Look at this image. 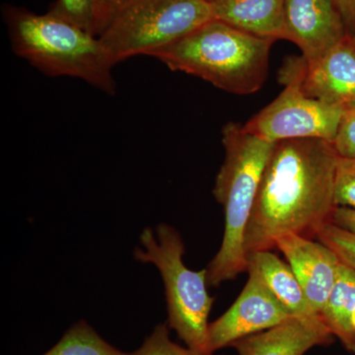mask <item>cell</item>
Instances as JSON below:
<instances>
[{
  "label": "cell",
  "mask_w": 355,
  "mask_h": 355,
  "mask_svg": "<svg viewBox=\"0 0 355 355\" xmlns=\"http://www.w3.org/2000/svg\"><path fill=\"white\" fill-rule=\"evenodd\" d=\"M216 20L261 37L286 40L284 0H207Z\"/></svg>",
  "instance_id": "cell-13"
},
{
  "label": "cell",
  "mask_w": 355,
  "mask_h": 355,
  "mask_svg": "<svg viewBox=\"0 0 355 355\" xmlns=\"http://www.w3.org/2000/svg\"><path fill=\"white\" fill-rule=\"evenodd\" d=\"M352 324H354V328L355 330V309L354 311V314H352Z\"/></svg>",
  "instance_id": "cell-25"
},
{
  "label": "cell",
  "mask_w": 355,
  "mask_h": 355,
  "mask_svg": "<svg viewBox=\"0 0 355 355\" xmlns=\"http://www.w3.org/2000/svg\"><path fill=\"white\" fill-rule=\"evenodd\" d=\"M333 146L338 157L355 160V107L345 110Z\"/></svg>",
  "instance_id": "cell-21"
},
{
  "label": "cell",
  "mask_w": 355,
  "mask_h": 355,
  "mask_svg": "<svg viewBox=\"0 0 355 355\" xmlns=\"http://www.w3.org/2000/svg\"><path fill=\"white\" fill-rule=\"evenodd\" d=\"M304 60V58H303ZM303 88L308 95L343 108L355 107V46L352 37L313 64L305 62Z\"/></svg>",
  "instance_id": "cell-11"
},
{
  "label": "cell",
  "mask_w": 355,
  "mask_h": 355,
  "mask_svg": "<svg viewBox=\"0 0 355 355\" xmlns=\"http://www.w3.org/2000/svg\"><path fill=\"white\" fill-rule=\"evenodd\" d=\"M222 144L225 157L217 173L214 196L223 207L224 234L220 249L207 268L211 286L247 272L245 234L273 146L237 123L224 125Z\"/></svg>",
  "instance_id": "cell-2"
},
{
  "label": "cell",
  "mask_w": 355,
  "mask_h": 355,
  "mask_svg": "<svg viewBox=\"0 0 355 355\" xmlns=\"http://www.w3.org/2000/svg\"><path fill=\"white\" fill-rule=\"evenodd\" d=\"M333 333L320 315L292 317L284 323L233 343L239 355H304L328 345Z\"/></svg>",
  "instance_id": "cell-12"
},
{
  "label": "cell",
  "mask_w": 355,
  "mask_h": 355,
  "mask_svg": "<svg viewBox=\"0 0 355 355\" xmlns=\"http://www.w3.org/2000/svg\"><path fill=\"white\" fill-rule=\"evenodd\" d=\"M169 329L167 323L158 324L141 347L128 355H214L200 354L177 345L170 338Z\"/></svg>",
  "instance_id": "cell-19"
},
{
  "label": "cell",
  "mask_w": 355,
  "mask_h": 355,
  "mask_svg": "<svg viewBox=\"0 0 355 355\" xmlns=\"http://www.w3.org/2000/svg\"><path fill=\"white\" fill-rule=\"evenodd\" d=\"M123 0H97L98 22H99V34L104 30L116 9L121 6Z\"/></svg>",
  "instance_id": "cell-24"
},
{
  "label": "cell",
  "mask_w": 355,
  "mask_h": 355,
  "mask_svg": "<svg viewBox=\"0 0 355 355\" xmlns=\"http://www.w3.org/2000/svg\"><path fill=\"white\" fill-rule=\"evenodd\" d=\"M336 202L338 207L355 209V160L338 157Z\"/></svg>",
  "instance_id": "cell-20"
},
{
  "label": "cell",
  "mask_w": 355,
  "mask_h": 355,
  "mask_svg": "<svg viewBox=\"0 0 355 355\" xmlns=\"http://www.w3.org/2000/svg\"><path fill=\"white\" fill-rule=\"evenodd\" d=\"M335 2L345 22L347 34L352 38L355 35V0H335Z\"/></svg>",
  "instance_id": "cell-23"
},
{
  "label": "cell",
  "mask_w": 355,
  "mask_h": 355,
  "mask_svg": "<svg viewBox=\"0 0 355 355\" xmlns=\"http://www.w3.org/2000/svg\"><path fill=\"white\" fill-rule=\"evenodd\" d=\"M275 42L214 19L153 57L173 71L200 77L232 94L249 95L266 83Z\"/></svg>",
  "instance_id": "cell-3"
},
{
  "label": "cell",
  "mask_w": 355,
  "mask_h": 355,
  "mask_svg": "<svg viewBox=\"0 0 355 355\" xmlns=\"http://www.w3.org/2000/svg\"><path fill=\"white\" fill-rule=\"evenodd\" d=\"M354 309L355 270L342 261L321 317L333 335L338 336L345 349L352 352H355V330L352 324Z\"/></svg>",
  "instance_id": "cell-15"
},
{
  "label": "cell",
  "mask_w": 355,
  "mask_h": 355,
  "mask_svg": "<svg viewBox=\"0 0 355 355\" xmlns=\"http://www.w3.org/2000/svg\"><path fill=\"white\" fill-rule=\"evenodd\" d=\"M135 261L155 266L162 277L170 329L189 349L202 354L210 352L209 316L214 298L207 291V270L195 272L184 263V245L179 231L169 224L144 228Z\"/></svg>",
  "instance_id": "cell-5"
},
{
  "label": "cell",
  "mask_w": 355,
  "mask_h": 355,
  "mask_svg": "<svg viewBox=\"0 0 355 355\" xmlns=\"http://www.w3.org/2000/svg\"><path fill=\"white\" fill-rule=\"evenodd\" d=\"M214 19L207 0H123L99 39L116 64L153 57Z\"/></svg>",
  "instance_id": "cell-6"
},
{
  "label": "cell",
  "mask_w": 355,
  "mask_h": 355,
  "mask_svg": "<svg viewBox=\"0 0 355 355\" xmlns=\"http://www.w3.org/2000/svg\"><path fill=\"white\" fill-rule=\"evenodd\" d=\"M286 40L308 64L349 37L335 0H284Z\"/></svg>",
  "instance_id": "cell-9"
},
{
  "label": "cell",
  "mask_w": 355,
  "mask_h": 355,
  "mask_svg": "<svg viewBox=\"0 0 355 355\" xmlns=\"http://www.w3.org/2000/svg\"><path fill=\"white\" fill-rule=\"evenodd\" d=\"M247 272H256L268 291L294 317L318 315L311 307L302 286L291 266L280 260L270 250L247 254Z\"/></svg>",
  "instance_id": "cell-14"
},
{
  "label": "cell",
  "mask_w": 355,
  "mask_h": 355,
  "mask_svg": "<svg viewBox=\"0 0 355 355\" xmlns=\"http://www.w3.org/2000/svg\"><path fill=\"white\" fill-rule=\"evenodd\" d=\"M53 13L91 34H99L97 0H60Z\"/></svg>",
  "instance_id": "cell-17"
},
{
  "label": "cell",
  "mask_w": 355,
  "mask_h": 355,
  "mask_svg": "<svg viewBox=\"0 0 355 355\" xmlns=\"http://www.w3.org/2000/svg\"><path fill=\"white\" fill-rule=\"evenodd\" d=\"M275 246L286 257L311 307L321 316L342 261L323 243L297 234L277 238Z\"/></svg>",
  "instance_id": "cell-10"
},
{
  "label": "cell",
  "mask_w": 355,
  "mask_h": 355,
  "mask_svg": "<svg viewBox=\"0 0 355 355\" xmlns=\"http://www.w3.org/2000/svg\"><path fill=\"white\" fill-rule=\"evenodd\" d=\"M338 156L333 142L296 139L275 142L245 234L246 254L272 250L287 234L316 238L338 207Z\"/></svg>",
  "instance_id": "cell-1"
},
{
  "label": "cell",
  "mask_w": 355,
  "mask_h": 355,
  "mask_svg": "<svg viewBox=\"0 0 355 355\" xmlns=\"http://www.w3.org/2000/svg\"><path fill=\"white\" fill-rule=\"evenodd\" d=\"M249 279L232 306L216 321L209 323L211 354L246 336L270 330L292 316L268 291L256 272L248 270Z\"/></svg>",
  "instance_id": "cell-8"
},
{
  "label": "cell",
  "mask_w": 355,
  "mask_h": 355,
  "mask_svg": "<svg viewBox=\"0 0 355 355\" xmlns=\"http://www.w3.org/2000/svg\"><path fill=\"white\" fill-rule=\"evenodd\" d=\"M331 222L338 227L345 229L355 235V209L338 207L334 212Z\"/></svg>",
  "instance_id": "cell-22"
},
{
  "label": "cell",
  "mask_w": 355,
  "mask_h": 355,
  "mask_svg": "<svg viewBox=\"0 0 355 355\" xmlns=\"http://www.w3.org/2000/svg\"><path fill=\"white\" fill-rule=\"evenodd\" d=\"M11 41L18 57L49 76L79 78L109 95L116 92L113 58L101 40L55 13H17Z\"/></svg>",
  "instance_id": "cell-4"
},
{
  "label": "cell",
  "mask_w": 355,
  "mask_h": 355,
  "mask_svg": "<svg viewBox=\"0 0 355 355\" xmlns=\"http://www.w3.org/2000/svg\"><path fill=\"white\" fill-rule=\"evenodd\" d=\"M43 355H128L104 340L81 320L60 338V342Z\"/></svg>",
  "instance_id": "cell-16"
},
{
  "label": "cell",
  "mask_w": 355,
  "mask_h": 355,
  "mask_svg": "<svg viewBox=\"0 0 355 355\" xmlns=\"http://www.w3.org/2000/svg\"><path fill=\"white\" fill-rule=\"evenodd\" d=\"M318 241L323 243L345 265L355 270V235L338 227L333 222L324 225L317 235Z\"/></svg>",
  "instance_id": "cell-18"
},
{
  "label": "cell",
  "mask_w": 355,
  "mask_h": 355,
  "mask_svg": "<svg viewBox=\"0 0 355 355\" xmlns=\"http://www.w3.org/2000/svg\"><path fill=\"white\" fill-rule=\"evenodd\" d=\"M352 43H354V46H355V35L354 37H352Z\"/></svg>",
  "instance_id": "cell-26"
},
{
  "label": "cell",
  "mask_w": 355,
  "mask_h": 355,
  "mask_svg": "<svg viewBox=\"0 0 355 355\" xmlns=\"http://www.w3.org/2000/svg\"><path fill=\"white\" fill-rule=\"evenodd\" d=\"M304 67L302 57L287 58L279 73L284 91L243 125L247 132L272 144L296 139L334 141L345 108L306 93L302 85Z\"/></svg>",
  "instance_id": "cell-7"
}]
</instances>
